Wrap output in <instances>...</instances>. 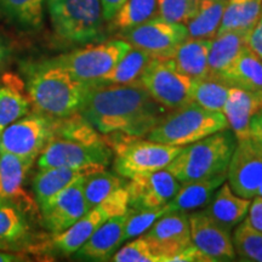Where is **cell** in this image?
I'll return each mask as SVG.
<instances>
[{
    "label": "cell",
    "mask_w": 262,
    "mask_h": 262,
    "mask_svg": "<svg viewBox=\"0 0 262 262\" xmlns=\"http://www.w3.org/2000/svg\"><path fill=\"white\" fill-rule=\"evenodd\" d=\"M261 107V95L239 88H229L222 113L227 120L228 129L232 130L237 141L249 137V123L253 114Z\"/></svg>",
    "instance_id": "obj_18"
},
{
    "label": "cell",
    "mask_w": 262,
    "mask_h": 262,
    "mask_svg": "<svg viewBox=\"0 0 262 262\" xmlns=\"http://www.w3.org/2000/svg\"><path fill=\"white\" fill-rule=\"evenodd\" d=\"M5 55H6L5 49H4V47H3L2 44H0V64H2V63H3V61H4Z\"/></svg>",
    "instance_id": "obj_47"
},
{
    "label": "cell",
    "mask_w": 262,
    "mask_h": 262,
    "mask_svg": "<svg viewBox=\"0 0 262 262\" xmlns=\"http://www.w3.org/2000/svg\"><path fill=\"white\" fill-rule=\"evenodd\" d=\"M181 187L179 181L166 169L136 176L126 183L130 209L152 210L166 205Z\"/></svg>",
    "instance_id": "obj_14"
},
{
    "label": "cell",
    "mask_w": 262,
    "mask_h": 262,
    "mask_svg": "<svg viewBox=\"0 0 262 262\" xmlns=\"http://www.w3.org/2000/svg\"><path fill=\"white\" fill-rule=\"evenodd\" d=\"M140 84L166 111L176 110L192 102L193 79L180 73L170 57H153Z\"/></svg>",
    "instance_id": "obj_9"
},
{
    "label": "cell",
    "mask_w": 262,
    "mask_h": 262,
    "mask_svg": "<svg viewBox=\"0 0 262 262\" xmlns=\"http://www.w3.org/2000/svg\"><path fill=\"white\" fill-rule=\"evenodd\" d=\"M125 0H101L102 5L103 18L106 22H111L118 12V10L122 8Z\"/></svg>",
    "instance_id": "obj_45"
},
{
    "label": "cell",
    "mask_w": 262,
    "mask_h": 262,
    "mask_svg": "<svg viewBox=\"0 0 262 262\" xmlns=\"http://www.w3.org/2000/svg\"><path fill=\"white\" fill-rule=\"evenodd\" d=\"M228 0H199L195 14L187 22L188 38L212 39L220 27Z\"/></svg>",
    "instance_id": "obj_30"
},
{
    "label": "cell",
    "mask_w": 262,
    "mask_h": 262,
    "mask_svg": "<svg viewBox=\"0 0 262 262\" xmlns=\"http://www.w3.org/2000/svg\"><path fill=\"white\" fill-rule=\"evenodd\" d=\"M248 212V220L255 228L262 232V196H254Z\"/></svg>",
    "instance_id": "obj_44"
},
{
    "label": "cell",
    "mask_w": 262,
    "mask_h": 262,
    "mask_svg": "<svg viewBox=\"0 0 262 262\" xmlns=\"http://www.w3.org/2000/svg\"><path fill=\"white\" fill-rule=\"evenodd\" d=\"M158 16V0H125L111 25L120 33L145 24Z\"/></svg>",
    "instance_id": "obj_32"
},
{
    "label": "cell",
    "mask_w": 262,
    "mask_h": 262,
    "mask_svg": "<svg viewBox=\"0 0 262 262\" xmlns=\"http://www.w3.org/2000/svg\"><path fill=\"white\" fill-rule=\"evenodd\" d=\"M142 237L147 239L162 262H166L172 255L193 244L187 212H168L150 226Z\"/></svg>",
    "instance_id": "obj_15"
},
{
    "label": "cell",
    "mask_w": 262,
    "mask_h": 262,
    "mask_svg": "<svg viewBox=\"0 0 262 262\" xmlns=\"http://www.w3.org/2000/svg\"><path fill=\"white\" fill-rule=\"evenodd\" d=\"M152 56L140 49L131 48L120 61L95 85H131L140 84Z\"/></svg>",
    "instance_id": "obj_28"
},
{
    "label": "cell",
    "mask_w": 262,
    "mask_h": 262,
    "mask_svg": "<svg viewBox=\"0 0 262 262\" xmlns=\"http://www.w3.org/2000/svg\"><path fill=\"white\" fill-rule=\"evenodd\" d=\"M120 34L133 48L157 58L171 57L179 45L188 38L186 25L173 24L159 16Z\"/></svg>",
    "instance_id": "obj_11"
},
{
    "label": "cell",
    "mask_w": 262,
    "mask_h": 262,
    "mask_svg": "<svg viewBox=\"0 0 262 262\" xmlns=\"http://www.w3.org/2000/svg\"><path fill=\"white\" fill-rule=\"evenodd\" d=\"M170 211H172L170 203L162 206V208L152 209V210H134V209H130L129 217H127L125 229H124V242L143 234L146 231H148L150 226L157 220H159L162 216Z\"/></svg>",
    "instance_id": "obj_37"
},
{
    "label": "cell",
    "mask_w": 262,
    "mask_h": 262,
    "mask_svg": "<svg viewBox=\"0 0 262 262\" xmlns=\"http://www.w3.org/2000/svg\"><path fill=\"white\" fill-rule=\"evenodd\" d=\"M227 180V172L214 178L181 183L179 192L170 202L172 211H193L205 208L219 187Z\"/></svg>",
    "instance_id": "obj_25"
},
{
    "label": "cell",
    "mask_w": 262,
    "mask_h": 262,
    "mask_svg": "<svg viewBox=\"0 0 262 262\" xmlns=\"http://www.w3.org/2000/svg\"><path fill=\"white\" fill-rule=\"evenodd\" d=\"M27 97L11 86H0V133L28 113Z\"/></svg>",
    "instance_id": "obj_36"
},
{
    "label": "cell",
    "mask_w": 262,
    "mask_h": 262,
    "mask_svg": "<svg viewBox=\"0 0 262 262\" xmlns=\"http://www.w3.org/2000/svg\"><path fill=\"white\" fill-rule=\"evenodd\" d=\"M124 186H126L125 179L116 172L106 171V169L97 170L85 176L84 196L89 210L100 204L111 193Z\"/></svg>",
    "instance_id": "obj_34"
},
{
    "label": "cell",
    "mask_w": 262,
    "mask_h": 262,
    "mask_svg": "<svg viewBox=\"0 0 262 262\" xmlns=\"http://www.w3.org/2000/svg\"><path fill=\"white\" fill-rule=\"evenodd\" d=\"M130 210L125 215L111 217L94 232L77 253L73 255L80 260L110 261L118 248L124 243V229Z\"/></svg>",
    "instance_id": "obj_17"
},
{
    "label": "cell",
    "mask_w": 262,
    "mask_h": 262,
    "mask_svg": "<svg viewBox=\"0 0 262 262\" xmlns=\"http://www.w3.org/2000/svg\"><path fill=\"white\" fill-rule=\"evenodd\" d=\"M225 129H228V124L224 113L191 102L164 114L146 137L155 142L183 147Z\"/></svg>",
    "instance_id": "obj_4"
},
{
    "label": "cell",
    "mask_w": 262,
    "mask_h": 262,
    "mask_svg": "<svg viewBox=\"0 0 262 262\" xmlns=\"http://www.w3.org/2000/svg\"><path fill=\"white\" fill-rule=\"evenodd\" d=\"M49 15L58 37L75 44H88L103 35L101 0H49Z\"/></svg>",
    "instance_id": "obj_6"
},
{
    "label": "cell",
    "mask_w": 262,
    "mask_h": 262,
    "mask_svg": "<svg viewBox=\"0 0 262 262\" xmlns=\"http://www.w3.org/2000/svg\"><path fill=\"white\" fill-rule=\"evenodd\" d=\"M228 185L239 196L253 199L262 185V148L250 137L238 140L227 168Z\"/></svg>",
    "instance_id": "obj_12"
},
{
    "label": "cell",
    "mask_w": 262,
    "mask_h": 262,
    "mask_svg": "<svg viewBox=\"0 0 262 262\" xmlns=\"http://www.w3.org/2000/svg\"><path fill=\"white\" fill-rule=\"evenodd\" d=\"M212 39L187 38L171 55V61L180 73L192 79L208 75V57Z\"/></svg>",
    "instance_id": "obj_24"
},
{
    "label": "cell",
    "mask_w": 262,
    "mask_h": 262,
    "mask_svg": "<svg viewBox=\"0 0 262 262\" xmlns=\"http://www.w3.org/2000/svg\"><path fill=\"white\" fill-rule=\"evenodd\" d=\"M45 0H0V16L24 28L40 27Z\"/></svg>",
    "instance_id": "obj_31"
},
{
    "label": "cell",
    "mask_w": 262,
    "mask_h": 262,
    "mask_svg": "<svg viewBox=\"0 0 262 262\" xmlns=\"http://www.w3.org/2000/svg\"><path fill=\"white\" fill-rule=\"evenodd\" d=\"M93 84L74 78L51 62L31 64L27 71L29 100L38 113L64 118L78 113Z\"/></svg>",
    "instance_id": "obj_2"
},
{
    "label": "cell",
    "mask_w": 262,
    "mask_h": 262,
    "mask_svg": "<svg viewBox=\"0 0 262 262\" xmlns=\"http://www.w3.org/2000/svg\"><path fill=\"white\" fill-rule=\"evenodd\" d=\"M166 262H211L203 251L199 250L194 244L189 245L183 250L179 251L171 257L168 258Z\"/></svg>",
    "instance_id": "obj_41"
},
{
    "label": "cell",
    "mask_w": 262,
    "mask_h": 262,
    "mask_svg": "<svg viewBox=\"0 0 262 262\" xmlns=\"http://www.w3.org/2000/svg\"><path fill=\"white\" fill-rule=\"evenodd\" d=\"M248 35V33L241 31H228L212 38L208 57V77L220 79L247 47Z\"/></svg>",
    "instance_id": "obj_23"
},
{
    "label": "cell",
    "mask_w": 262,
    "mask_h": 262,
    "mask_svg": "<svg viewBox=\"0 0 262 262\" xmlns=\"http://www.w3.org/2000/svg\"><path fill=\"white\" fill-rule=\"evenodd\" d=\"M237 139L225 129L182 147L181 152L166 166L181 183L214 178L227 172Z\"/></svg>",
    "instance_id": "obj_3"
},
{
    "label": "cell",
    "mask_w": 262,
    "mask_h": 262,
    "mask_svg": "<svg viewBox=\"0 0 262 262\" xmlns=\"http://www.w3.org/2000/svg\"><path fill=\"white\" fill-rule=\"evenodd\" d=\"M235 227L232 238L235 255L243 261L262 262V232L255 228L247 217Z\"/></svg>",
    "instance_id": "obj_35"
},
{
    "label": "cell",
    "mask_w": 262,
    "mask_h": 262,
    "mask_svg": "<svg viewBox=\"0 0 262 262\" xmlns=\"http://www.w3.org/2000/svg\"><path fill=\"white\" fill-rule=\"evenodd\" d=\"M114 262H162L158 255L153 251L146 238L139 237L131 241L122 249L117 250L111 257Z\"/></svg>",
    "instance_id": "obj_38"
},
{
    "label": "cell",
    "mask_w": 262,
    "mask_h": 262,
    "mask_svg": "<svg viewBox=\"0 0 262 262\" xmlns=\"http://www.w3.org/2000/svg\"><path fill=\"white\" fill-rule=\"evenodd\" d=\"M33 163L21 157L0 152V196L14 202L19 208L32 206L33 201L24 189L27 172Z\"/></svg>",
    "instance_id": "obj_19"
},
{
    "label": "cell",
    "mask_w": 262,
    "mask_h": 262,
    "mask_svg": "<svg viewBox=\"0 0 262 262\" xmlns=\"http://www.w3.org/2000/svg\"><path fill=\"white\" fill-rule=\"evenodd\" d=\"M102 210L106 212L108 217H117V216L125 215L130 210L129 204V193L126 186L116 189L111 193L106 199L98 204Z\"/></svg>",
    "instance_id": "obj_40"
},
{
    "label": "cell",
    "mask_w": 262,
    "mask_h": 262,
    "mask_svg": "<svg viewBox=\"0 0 262 262\" xmlns=\"http://www.w3.org/2000/svg\"><path fill=\"white\" fill-rule=\"evenodd\" d=\"M97 171L94 169L72 168H45L40 169L33 179V192L38 205H41L49 198L67 187L75 180L84 178L89 173Z\"/></svg>",
    "instance_id": "obj_27"
},
{
    "label": "cell",
    "mask_w": 262,
    "mask_h": 262,
    "mask_svg": "<svg viewBox=\"0 0 262 262\" xmlns=\"http://www.w3.org/2000/svg\"><path fill=\"white\" fill-rule=\"evenodd\" d=\"M261 15L262 0H228L216 34L228 31H241L249 34Z\"/></svg>",
    "instance_id": "obj_29"
},
{
    "label": "cell",
    "mask_w": 262,
    "mask_h": 262,
    "mask_svg": "<svg viewBox=\"0 0 262 262\" xmlns=\"http://www.w3.org/2000/svg\"><path fill=\"white\" fill-rule=\"evenodd\" d=\"M24 260H25L24 256L19 254L0 251V262H16V261H24Z\"/></svg>",
    "instance_id": "obj_46"
},
{
    "label": "cell",
    "mask_w": 262,
    "mask_h": 262,
    "mask_svg": "<svg viewBox=\"0 0 262 262\" xmlns=\"http://www.w3.org/2000/svg\"><path fill=\"white\" fill-rule=\"evenodd\" d=\"M250 204L251 199L235 194L228 182L225 181L216 191L204 210L212 220L231 231L247 217Z\"/></svg>",
    "instance_id": "obj_21"
},
{
    "label": "cell",
    "mask_w": 262,
    "mask_h": 262,
    "mask_svg": "<svg viewBox=\"0 0 262 262\" xmlns=\"http://www.w3.org/2000/svg\"><path fill=\"white\" fill-rule=\"evenodd\" d=\"M104 136H108L106 137L108 145L116 155L114 172L125 180L166 169L182 149V146L165 145L124 134Z\"/></svg>",
    "instance_id": "obj_5"
},
{
    "label": "cell",
    "mask_w": 262,
    "mask_h": 262,
    "mask_svg": "<svg viewBox=\"0 0 262 262\" xmlns=\"http://www.w3.org/2000/svg\"><path fill=\"white\" fill-rule=\"evenodd\" d=\"M247 45L262 58V15L248 35Z\"/></svg>",
    "instance_id": "obj_42"
},
{
    "label": "cell",
    "mask_w": 262,
    "mask_h": 262,
    "mask_svg": "<svg viewBox=\"0 0 262 262\" xmlns=\"http://www.w3.org/2000/svg\"><path fill=\"white\" fill-rule=\"evenodd\" d=\"M257 195L262 196V185L260 186V188H258V192H257Z\"/></svg>",
    "instance_id": "obj_48"
},
{
    "label": "cell",
    "mask_w": 262,
    "mask_h": 262,
    "mask_svg": "<svg viewBox=\"0 0 262 262\" xmlns=\"http://www.w3.org/2000/svg\"><path fill=\"white\" fill-rule=\"evenodd\" d=\"M84 180L85 176L75 180L39 205L42 225L51 233H60L71 227L89 210L84 196Z\"/></svg>",
    "instance_id": "obj_13"
},
{
    "label": "cell",
    "mask_w": 262,
    "mask_h": 262,
    "mask_svg": "<svg viewBox=\"0 0 262 262\" xmlns=\"http://www.w3.org/2000/svg\"><path fill=\"white\" fill-rule=\"evenodd\" d=\"M249 137L262 148V107L251 117L249 123Z\"/></svg>",
    "instance_id": "obj_43"
},
{
    "label": "cell",
    "mask_w": 262,
    "mask_h": 262,
    "mask_svg": "<svg viewBox=\"0 0 262 262\" xmlns=\"http://www.w3.org/2000/svg\"><path fill=\"white\" fill-rule=\"evenodd\" d=\"M31 238V227L21 209L14 202L0 196V249H16Z\"/></svg>",
    "instance_id": "obj_26"
},
{
    "label": "cell",
    "mask_w": 262,
    "mask_h": 262,
    "mask_svg": "<svg viewBox=\"0 0 262 262\" xmlns=\"http://www.w3.org/2000/svg\"><path fill=\"white\" fill-rule=\"evenodd\" d=\"M220 79L228 86L239 88L262 96V58L247 45Z\"/></svg>",
    "instance_id": "obj_22"
},
{
    "label": "cell",
    "mask_w": 262,
    "mask_h": 262,
    "mask_svg": "<svg viewBox=\"0 0 262 262\" xmlns=\"http://www.w3.org/2000/svg\"><path fill=\"white\" fill-rule=\"evenodd\" d=\"M131 48L124 39H113L86 45L70 54L50 58L49 62L67 71L77 79L95 84L112 70Z\"/></svg>",
    "instance_id": "obj_7"
},
{
    "label": "cell",
    "mask_w": 262,
    "mask_h": 262,
    "mask_svg": "<svg viewBox=\"0 0 262 262\" xmlns=\"http://www.w3.org/2000/svg\"><path fill=\"white\" fill-rule=\"evenodd\" d=\"M192 243L214 261H233L235 250L231 231L222 227L205 210L188 215Z\"/></svg>",
    "instance_id": "obj_16"
},
{
    "label": "cell",
    "mask_w": 262,
    "mask_h": 262,
    "mask_svg": "<svg viewBox=\"0 0 262 262\" xmlns=\"http://www.w3.org/2000/svg\"><path fill=\"white\" fill-rule=\"evenodd\" d=\"M199 0H158V16L173 24L186 25L195 14Z\"/></svg>",
    "instance_id": "obj_39"
},
{
    "label": "cell",
    "mask_w": 262,
    "mask_h": 262,
    "mask_svg": "<svg viewBox=\"0 0 262 262\" xmlns=\"http://www.w3.org/2000/svg\"><path fill=\"white\" fill-rule=\"evenodd\" d=\"M108 219L110 217L100 206H95L88 210L86 214L81 216L71 227L54 234L50 244L51 249L64 256L73 255Z\"/></svg>",
    "instance_id": "obj_20"
},
{
    "label": "cell",
    "mask_w": 262,
    "mask_h": 262,
    "mask_svg": "<svg viewBox=\"0 0 262 262\" xmlns=\"http://www.w3.org/2000/svg\"><path fill=\"white\" fill-rule=\"evenodd\" d=\"M229 88L231 86H228L221 79L208 75L204 78L193 79L192 102L212 112L222 113Z\"/></svg>",
    "instance_id": "obj_33"
},
{
    "label": "cell",
    "mask_w": 262,
    "mask_h": 262,
    "mask_svg": "<svg viewBox=\"0 0 262 262\" xmlns=\"http://www.w3.org/2000/svg\"><path fill=\"white\" fill-rule=\"evenodd\" d=\"M55 118L42 113L26 114L0 133V152L34 163L50 141Z\"/></svg>",
    "instance_id": "obj_10"
},
{
    "label": "cell",
    "mask_w": 262,
    "mask_h": 262,
    "mask_svg": "<svg viewBox=\"0 0 262 262\" xmlns=\"http://www.w3.org/2000/svg\"><path fill=\"white\" fill-rule=\"evenodd\" d=\"M112 158L113 150L107 140L101 143H84L52 136L38 157V166L102 170L110 165Z\"/></svg>",
    "instance_id": "obj_8"
},
{
    "label": "cell",
    "mask_w": 262,
    "mask_h": 262,
    "mask_svg": "<svg viewBox=\"0 0 262 262\" xmlns=\"http://www.w3.org/2000/svg\"><path fill=\"white\" fill-rule=\"evenodd\" d=\"M79 113L102 135L143 137L166 113L141 84H93Z\"/></svg>",
    "instance_id": "obj_1"
}]
</instances>
